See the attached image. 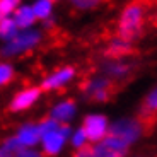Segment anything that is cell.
<instances>
[{
    "label": "cell",
    "mask_w": 157,
    "mask_h": 157,
    "mask_svg": "<svg viewBox=\"0 0 157 157\" xmlns=\"http://www.w3.org/2000/svg\"><path fill=\"white\" fill-rule=\"evenodd\" d=\"M14 67L9 65V63H2V67H0V84L2 86H7L10 82L12 78H14Z\"/></svg>",
    "instance_id": "obj_19"
},
{
    "label": "cell",
    "mask_w": 157,
    "mask_h": 157,
    "mask_svg": "<svg viewBox=\"0 0 157 157\" xmlns=\"http://www.w3.org/2000/svg\"><path fill=\"white\" fill-rule=\"evenodd\" d=\"M118 80L111 77H101L94 78V80H87L86 84H82V90L87 99L96 102L109 101L113 98V94L118 90Z\"/></svg>",
    "instance_id": "obj_2"
},
{
    "label": "cell",
    "mask_w": 157,
    "mask_h": 157,
    "mask_svg": "<svg viewBox=\"0 0 157 157\" xmlns=\"http://www.w3.org/2000/svg\"><path fill=\"white\" fill-rule=\"evenodd\" d=\"M74 157H98L96 155V150L94 147H90L89 144L84 147H80V149H77V152L74 154Z\"/></svg>",
    "instance_id": "obj_22"
},
{
    "label": "cell",
    "mask_w": 157,
    "mask_h": 157,
    "mask_svg": "<svg viewBox=\"0 0 157 157\" xmlns=\"http://www.w3.org/2000/svg\"><path fill=\"white\" fill-rule=\"evenodd\" d=\"M70 132L67 123H62L60 128L53 133H48L43 137V154L44 155H56L62 149V145L65 144V137Z\"/></svg>",
    "instance_id": "obj_8"
},
{
    "label": "cell",
    "mask_w": 157,
    "mask_h": 157,
    "mask_svg": "<svg viewBox=\"0 0 157 157\" xmlns=\"http://www.w3.org/2000/svg\"><path fill=\"white\" fill-rule=\"evenodd\" d=\"M17 31V24L14 21V17H2L0 21V34L4 39H12L16 36Z\"/></svg>",
    "instance_id": "obj_16"
},
{
    "label": "cell",
    "mask_w": 157,
    "mask_h": 157,
    "mask_svg": "<svg viewBox=\"0 0 157 157\" xmlns=\"http://www.w3.org/2000/svg\"><path fill=\"white\" fill-rule=\"evenodd\" d=\"M16 137L19 138V142L24 147H33L39 142L41 133H39L38 125H24V126L19 128V132H17Z\"/></svg>",
    "instance_id": "obj_12"
},
{
    "label": "cell",
    "mask_w": 157,
    "mask_h": 157,
    "mask_svg": "<svg viewBox=\"0 0 157 157\" xmlns=\"http://www.w3.org/2000/svg\"><path fill=\"white\" fill-rule=\"evenodd\" d=\"M75 111V104L74 101H63L60 102V104H56L55 108H53V111H51V118H55L58 123H65L67 120H70L72 114H74Z\"/></svg>",
    "instance_id": "obj_14"
},
{
    "label": "cell",
    "mask_w": 157,
    "mask_h": 157,
    "mask_svg": "<svg viewBox=\"0 0 157 157\" xmlns=\"http://www.w3.org/2000/svg\"><path fill=\"white\" fill-rule=\"evenodd\" d=\"M149 10V0H132L121 10L118 19V38L133 43L144 34L145 16Z\"/></svg>",
    "instance_id": "obj_1"
},
{
    "label": "cell",
    "mask_w": 157,
    "mask_h": 157,
    "mask_svg": "<svg viewBox=\"0 0 157 157\" xmlns=\"http://www.w3.org/2000/svg\"><path fill=\"white\" fill-rule=\"evenodd\" d=\"M72 5L75 9H80V10H89V9H94L101 4L102 0H70Z\"/></svg>",
    "instance_id": "obj_21"
},
{
    "label": "cell",
    "mask_w": 157,
    "mask_h": 157,
    "mask_svg": "<svg viewBox=\"0 0 157 157\" xmlns=\"http://www.w3.org/2000/svg\"><path fill=\"white\" fill-rule=\"evenodd\" d=\"M36 19H38V16H36V12L33 7H28V5H24V7L17 9L16 16H14V21H16L17 28H29V26H33V24L36 22Z\"/></svg>",
    "instance_id": "obj_13"
},
{
    "label": "cell",
    "mask_w": 157,
    "mask_h": 157,
    "mask_svg": "<svg viewBox=\"0 0 157 157\" xmlns=\"http://www.w3.org/2000/svg\"><path fill=\"white\" fill-rule=\"evenodd\" d=\"M50 2H51V4H55V2H56V0H50Z\"/></svg>",
    "instance_id": "obj_24"
},
{
    "label": "cell",
    "mask_w": 157,
    "mask_h": 157,
    "mask_svg": "<svg viewBox=\"0 0 157 157\" xmlns=\"http://www.w3.org/2000/svg\"><path fill=\"white\" fill-rule=\"evenodd\" d=\"M21 0H0V16L10 17V14L17 9Z\"/></svg>",
    "instance_id": "obj_18"
},
{
    "label": "cell",
    "mask_w": 157,
    "mask_h": 157,
    "mask_svg": "<svg viewBox=\"0 0 157 157\" xmlns=\"http://www.w3.org/2000/svg\"><path fill=\"white\" fill-rule=\"evenodd\" d=\"M157 118V87H154L149 92V96L144 101L140 113H138V120L144 125V128L147 130V126L154 125V120Z\"/></svg>",
    "instance_id": "obj_9"
},
{
    "label": "cell",
    "mask_w": 157,
    "mask_h": 157,
    "mask_svg": "<svg viewBox=\"0 0 157 157\" xmlns=\"http://www.w3.org/2000/svg\"><path fill=\"white\" fill-rule=\"evenodd\" d=\"M41 87H28V89H22L19 90L12 101L9 102V111L10 113H19V111H24L28 109L31 104H34L38 101L39 94H41Z\"/></svg>",
    "instance_id": "obj_6"
},
{
    "label": "cell",
    "mask_w": 157,
    "mask_h": 157,
    "mask_svg": "<svg viewBox=\"0 0 157 157\" xmlns=\"http://www.w3.org/2000/svg\"><path fill=\"white\" fill-rule=\"evenodd\" d=\"M75 75V70L72 67H63L55 70L51 75H48L46 78L43 80L41 84V89L43 90H53V89H58V87L65 86V84L70 80L72 77Z\"/></svg>",
    "instance_id": "obj_10"
},
{
    "label": "cell",
    "mask_w": 157,
    "mask_h": 157,
    "mask_svg": "<svg viewBox=\"0 0 157 157\" xmlns=\"http://www.w3.org/2000/svg\"><path fill=\"white\" fill-rule=\"evenodd\" d=\"M24 149H26V147L19 142V138H17V137H10V138H7V140L2 144V152H0V157H16L17 154L22 152Z\"/></svg>",
    "instance_id": "obj_15"
},
{
    "label": "cell",
    "mask_w": 157,
    "mask_h": 157,
    "mask_svg": "<svg viewBox=\"0 0 157 157\" xmlns=\"http://www.w3.org/2000/svg\"><path fill=\"white\" fill-rule=\"evenodd\" d=\"M135 50L132 46V43H126L123 39L116 38L114 41H111L108 44V48L104 50V56L106 58H113V60H120L123 56H128V55H133Z\"/></svg>",
    "instance_id": "obj_11"
},
{
    "label": "cell",
    "mask_w": 157,
    "mask_h": 157,
    "mask_svg": "<svg viewBox=\"0 0 157 157\" xmlns=\"http://www.w3.org/2000/svg\"><path fill=\"white\" fill-rule=\"evenodd\" d=\"M39 39V34L34 31H26L22 34L14 36L12 39H9V44L4 48V55H16L21 51L29 50L31 46H34Z\"/></svg>",
    "instance_id": "obj_7"
},
{
    "label": "cell",
    "mask_w": 157,
    "mask_h": 157,
    "mask_svg": "<svg viewBox=\"0 0 157 157\" xmlns=\"http://www.w3.org/2000/svg\"><path fill=\"white\" fill-rule=\"evenodd\" d=\"M84 132H86L89 142H101L108 135V121L102 114H90L84 118Z\"/></svg>",
    "instance_id": "obj_4"
},
{
    "label": "cell",
    "mask_w": 157,
    "mask_h": 157,
    "mask_svg": "<svg viewBox=\"0 0 157 157\" xmlns=\"http://www.w3.org/2000/svg\"><path fill=\"white\" fill-rule=\"evenodd\" d=\"M16 157H43L39 152H36V150H29V149H24L22 152H19Z\"/></svg>",
    "instance_id": "obj_23"
},
{
    "label": "cell",
    "mask_w": 157,
    "mask_h": 157,
    "mask_svg": "<svg viewBox=\"0 0 157 157\" xmlns=\"http://www.w3.org/2000/svg\"><path fill=\"white\" fill-rule=\"evenodd\" d=\"M142 132H145L144 125L140 123V120H121V121L114 123L109 130H108V135H113V137L123 140L125 144H132L138 138V135Z\"/></svg>",
    "instance_id": "obj_3"
},
{
    "label": "cell",
    "mask_w": 157,
    "mask_h": 157,
    "mask_svg": "<svg viewBox=\"0 0 157 157\" xmlns=\"http://www.w3.org/2000/svg\"><path fill=\"white\" fill-rule=\"evenodd\" d=\"M51 5H53V4H51L50 0H38V2L33 5V9H34L38 19H46V17L50 16Z\"/></svg>",
    "instance_id": "obj_17"
},
{
    "label": "cell",
    "mask_w": 157,
    "mask_h": 157,
    "mask_svg": "<svg viewBox=\"0 0 157 157\" xmlns=\"http://www.w3.org/2000/svg\"><path fill=\"white\" fill-rule=\"evenodd\" d=\"M94 150L98 157H123L128 150V144H125L123 140L113 137V135H106V138L98 142Z\"/></svg>",
    "instance_id": "obj_5"
},
{
    "label": "cell",
    "mask_w": 157,
    "mask_h": 157,
    "mask_svg": "<svg viewBox=\"0 0 157 157\" xmlns=\"http://www.w3.org/2000/svg\"><path fill=\"white\" fill-rule=\"evenodd\" d=\"M87 142H89V138H87V135H86V132H84V128H78L77 132L72 135V145L77 147V149H80V147L87 145Z\"/></svg>",
    "instance_id": "obj_20"
}]
</instances>
